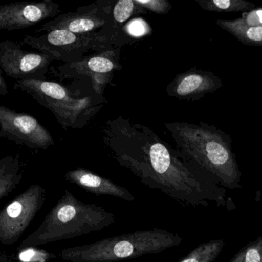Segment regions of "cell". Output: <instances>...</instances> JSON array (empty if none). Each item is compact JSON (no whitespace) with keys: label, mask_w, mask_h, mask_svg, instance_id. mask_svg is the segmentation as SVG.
<instances>
[{"label":"cell","mask_w":262,"mask_h":262,"mask_svg":"<svg viewBox=\"0 0 262 262\" xmlns=\"http://www.w3.org/2000/svg\"><path fill=\"white\" fill-rule=\"evenodd\" d=\"M101 137L112 158L147 187L194 207L212 201L235 209L216 180L180 156L150 128L118 116L106 122Z\"/></svg>","instance_id":"obj_1"},{"label":"cell","mask_w":262,"mask_h":262,"mask_svg":"<svg viewBox=\"0 0 262 262\" xmlns=\"http://www.w3.org/2000/svg\"><path fill=\"white\" fill-rule=\"evenodd\" d=\"M165 126L180 156L203 169L223 187L241 189L242 172L230 135L203 122H174Z\"/></svg>","instance_id":"obj_2"},{"label":"cell","mask_w":262,"mask_h":262,"mask_svg":"<svg viewBox=\"0 0 262 262\" xmlns=\"http://www.w3.org/2000/svg\"><path fill=\"white\" fill-rule=\"evenodd\" d=\"M115 223V215L102 206L87 204L66 190L39 227L20 244L18 249L71 239L102 230Z\"/></svg>","instance_id":"obj_3"},{"label":"cell","mask_w":262,"mask_h":262,"mask_svg":"<svg viewBox=\"0 0 262 262\" xmlns=\"http://www.w3.org/2000/svg\"><path fill=\"white\" fill-rule=\"evenodd\" d=\"M182 241L177 234L155 228L63 249L59 256L69 262H116L161 253Z\"/></svg>","instance_id":"obj_4"},{"label":"cell","mask_w":262,"mask_h":262,"mask_svg":"<svg viewBox=\"0 0 262 262\" xmlns=\"http://www.w3.org/2000/svg\"><path fill=\"white\" fill-rule=\"evenodd\" d=\"M14 89L30 95L41 106L52 112L64 129H81L102 107V95L72 89L55 82L46 80H18Z\"/></svg>","instance_id":"obj_5"},{"label":"cell","mask_w":262,"mask_h":262,"mask_svg":"<svg viewBox=\"0 0 262 262\" xmlns=\"http://www.w3.org/2000/svg\"><path fill=\"white\" fill-rule=\"evenodd\" d=\"M23 43L64 64L81 61L90 50L112 49L98 37V32L75 34L61 29L49 31L39 36L25 35Z\"/></svg>","instance_id":"obj_6"},{"label":"cell","mask_w":262,"mask_h":262,"mask_svg":"<svg viewBox=\"0 0 262 262\" xmlns=\"http://www.w3.org/2000/svg\"><path fill=\"white\" fill-rule=\"evenodd\" d=\"M46 190L32 185L0 210V243L15 244L43 207Z\"/></svg>","instance_id":"obj_7"},{"label":"cell","mask_w":262,"mask_h":262,"mask_svg":"<svg viewBox=\"0 0 262 262\" xmlns=\"http://www.w3.org/2000/svg\"><path fill=\"white\" fill-rule=\"evenodd\" d=\"M53 58L29 52L12 40L0 43V69L6 76L18 80H46Z\"/></svg>","instance_id":"obj_8"},{"label":"cell","mask_w":262,"mask_h":262,"mask_svg":"<svg viewBox=\"0 0 262 262\" xmlns=\"http://www.w3.org/2000/svg\"><path fill=\"white\" fill-rule=\"evenodd\" d=\"M32 149H47L54 145L53 137L35 117L0 106V139Z\"/></svg>","instance_id":"obj_9"},{"label":"cell","mask_w":262,"mask_h":262,"mask_svg":"<svg viewBox=\"0 0 262 262\" xmlns=\"http://www.w3.org/2000/svg\"><path fill=\"white\" fill-rule=\"evenodd\" d=\"M121 69L119 55L112 49L103 51L98 55L84 57L77 63L61 65L52 71L54 75L61 78L88 76L92 80L94 91L102 95L104 88L113 78L115 71Z\"/></svg>","instance_id":"obj_10"},{"label":"cell","mask_w":262,"mask_h":262,"mask_svg":"<svg viewBox=\"0 0 262 262\" xmlns=\"http://www.w3.org/2000/svg\"><path fill=\"white\" fill-rule=\"evenodd\" d=\"M111 3L110 1H98L79 8L76 12L60 14L43 24L37 32L61 29L75 34L97 33L108 22L113 9Z\"/></svg>","instance_id":"obj_11"},{"label":"cell","mask_w":262,"mask_h":262,"mask_svg":"<svg viewBox=\"0 0 262 262\" xmlns=\"http://www.w3.org/2000/svg\"><path fill=\"white\" fill-rule=\"evenodd\" d=\"M61 12L52 0L19 2L0 5V30H21L43 20L55 18Z\"/></svg>","instance_id":"obj_12"},{"label":"cell","mask_w":262,"mask_h":262,"mask_svg":"<svg viewBox=\"0 0 262 262\" xmlns=\"http://www.w3.org/2000/svg\"><path fill=\"white\" fill-rule=\"evenodd\" d=\"M223 86V80L213 72L192 68L177 75L166 87V93L179 100L195 101Z\"/></svg>","instance_id":"obj_13"},{"label":"cell","mask_w":262,"mask_h":262,"mask_svg":"<svg viewBox=\"0 0 262 262\" xmlns=\"http://www.w3.org/2000/svg\"><path fill=\"white\" fill-rule=\"evenodd\" d=\"M68 183L76 185L89 193L99 196L108 195L127 201H134V195L126 188L119 186L108 178L94 173L89 169L77 168L64 175Z\"/></svg>","instance_id":"obj_14"},{"label":"cell","mask_w":262,"mask_h":262,"mask_svg":"<svg viewBox=\"0 0 262 262\" xmlns=\"http://www.w3.org/2000/svg\"><path fill=\"white\" fill-rule=\"evenodd\" d=\"M21 178L23 172L18 155L0 158V200L16 189Z\"/></svg>","instance_id":"obj_15"},{"label":"cell","mask_w":262,"mask_h":262,"mask_svg":"<svg viewBox=\"0 0 262 262\" xmlns=\"http://www.w3.org/2000/svg\"><path fill=\"white\" fill-rule=\"evenodd\" d=\"M215 24L223 30L232 34L235 38L246 46H262V26H243L233 19H217Z\"/></svg>","instance_id":"obj_16"},{"label":"cell","mask_w":262,"mask_h":262,"mask_svg":"<svg viewBox=\"0 0 262 262\" xmlns=\"http://www.w3.org/2000/svg\"><path fill=\"white\" fill-rule=\"evenodd\" d=\"M197 4L209 12H246L255 9V5L246 0H195Z\"/></svg>","instance_id":"obj_17"},{"label":"cell","mask_w":262,"mask_h":262,"mask_svg":"<svg viewBox=\"0 0 262 262\" xmlns=\"http://www.w3.org/2000/svg\"><path fill=\"white\" fill-rule=\"evenodd\" d=\"M224 246L223 240H212L203 243L177 262H214Z\"/></svg>","instance_id":"obj_18"},{"label":"cell","mask_w":262,"mask_h":262,"mask_svg":"<svg viewBox=\"0 0 262 262\" xmlns=\"http://www.w3.org/2000/svg\"><path fill=\"white\" fill-rule=\"evenodd\" d=\"M146 12H147L136 0H120L114 5L110 18L104 28L112 27L115 25L120 26L133 15Z\"/></svg>","instance_id":"obj_19"},{"label":"cell","mask_w":262,"mask_h":262,"mask_svg":"<svg viewBox=\"0 0 262 262\" xmlns=\"http://www.w3.org/2000/svg\"><path fill=\"white\" fill-rule=\"evenodd\" d=\"M229 262H262V236L248 243Z\"/></svg>","instance_id":"obj_20"},{"label":"cell","mask_w":262,"mask_h":262,"mask_svg":"<svg viewBox=\"0 0 262 262\" xmlns=\"http://www.w3.org/2000/svg\"><path fill=\"white\" fill-rule=\"evenodd\" d=\"M233 21L243 26H262V7L255 8L252 10L243 12L240 18H235Z\"/></svg>","instance_id":"obj_21"},{"label":"cell","mask_w":262,"mask_h":262,"mask_svg":"<svg viewBox=\"0 0 262 262\" xmlns=\"http://www.w3.org/2000/svg\"><path fill=\"white\" fill-rule=\"evenodd\" d=\"M146 12L166 14L172 9V5L166 0H136Z\"/></svg>","instance_id":"obj_22"},{"label":"cell","mask_w":262,"mask_h":262,"mask_svg":"<svg viewBox=\"0 0 262 262\" xmlns=\"http://www.w3.org/2000/svg\"><path fill=\"white\" fill-rule=\"evenodd\" d=\"M143 22L134 20L132 23H130L129 26V31H130V36L137 37L142 36L144 35V27H143Z\"/></svg>","instance_id":"obj_23"},{"label":"cell","mask_w":262,"mask_h":262,"mask_svg":"<svg viewBox=\"0 0 262 262\" xmlns=\"http://www.w3.org/2000/svg\"><path fill=\"white\" fill-rule=\"evenodd\" d=\"M7 94L8 85L0 71V95H6Z\"/></svg>","instance_id":"obj_24"},{"label":"cell","mask_w":262,"mask_h":262,"mask_svg":"<svg viewBox=\"0 0 262 262\" xmlns=\"http://www.w3.org/2000/svg\"><path fill=\"white\" fill-rule=\"evenodd\" d=\"M0 262H16L14 261L12 258L6 256V255H0Z\"/></svg>","instance_id":"obj_25"}]
</instances>
